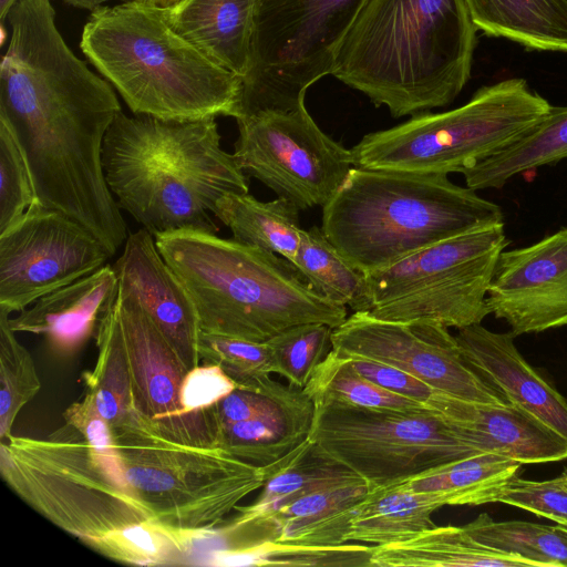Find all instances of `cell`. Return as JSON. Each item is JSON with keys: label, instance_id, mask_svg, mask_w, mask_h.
Segmentation results:
<instances>
[{"label": "cell", "instance_id": "obj_1", "mask_svg": "<svg viewBox=\"0 0 567 567\" xmlns=\"http://www.w3.org/2000/svg\"><path fill=\"white\" fill-rule=\"evenodd\" d=\"M120 112L109 81L61 60L32 62L0 85V121L23 152L37 202L85 227L112 256L128 235L102 148Z\"/></svg>", "mask_w": 567, "mask_h": 567}, {"label": "cell", "instance_id": "obj_2", "mask_svg": "<svg viewBox=\"0 0 567 567\" xmlns=\"http://www.w3.org/2000/svg\"><path fill=\"white\" fill-rule=\"evenodd\" d=\"M477 30L466 0H369L331 74L393 117L445 106L470 79Z\"/></svg>", "mask_w": 567, "mask_h": 567}, {"label": "cell", "instance_id": "obj_3", "mask_svg": "<svg viewBox=\"0 0 567 567\" xmlns=\"http://www.w3.org/2000/svg\"><path fill=\"white\" fill-rule=\"evenodd\" d=\"M215 117L166 120L120 112L106 132L102 164L120 208L153 236L218 231L216 203L248 193V177L221 147Z\"/></svg>", "mask_w": 567, "mask_h": 567}, {"label": "cell", "instance_id": "obj_4", "mask_svg": "<svg viewBox=\"0 0 567 567\" xmlns=\"http://www.w3.org/2000/svg\"><path fill=\"white\" fill-rule=\"evenodd\" d=\"M154 237L194 302L200 333L265 342L291 326L334 329L348 317L277 254L204 230Z\"/></svg>", "mask_w": 567, "mask_h": 567}, {"label": "cell", "instance_id": "obj_5", "mask_svg": "<svg viewBox=\"0 0 567 567\" xmlns=\"http://www.w3.org/2000/svg\"><path fill=\"white\" fill-rule=\"evenodd\" d=\"M80 47L133 114L197 120L237 114L243 81L136 0L94 9Z\"/></svg>", "mask_w": 567, "mask_h": 567}, {"label": "cell", "instance_id": "obj_6", "mask_svg": "<svg viewBox=\"0 0 567 567\" xmlns=\"http://www.w3.org/2000/svg\"><path fill=\"white\" fill-rule=\"evenodd\" d=\"M502 223L497 204L446 174L353 167L322 207L321 229L367 274L437 241Z\"/></svg>", "mask_w": 567, "mask_h": 567}, {"label": "cell", "instance_id": "obj_7", "mask_svg": "<svg viewBox=\"0 0 567 567\" xmlns=\"http://www.w3.org/2000/svg\"><path fill=\"white\" fill-rule=\"evenodd\" d=\"M128 486L151 518L182 528L218 526L247 495L262 487L264 466L223 447L175 442L135 408L112 427Z\"/></svg>", "mask_w": 567, "mask_h": 567}, {"label": "cell", "instance_id": "obj_8", "mask_svg": "<svg viewBox=\"0 0 567 567\" xmlns=\"http://www.w3.org/2000/svg\"><path fill=\"white\" fill-rule=\"evenodd\" d=\"M553 105L523 79L483 86L464 105L414 115L372 132L352 148L354 167L450 174L502 152L537 125Z\"/></svg>", "mask_w": 567, "mask_h": 567}, {"label": "cell", "instance_id": "obj_9", "mask_svg": "<svg viewBox=\"0 0 567 567\" xmlns=\"http://www.w3.org/2000/svg\"><path fill=\"white\" fill-rule=\"evenodd\" d=\"M0 473L27 505L81 542L152 519L128 486L96 457L70 423L47 439L9 435Z\"/></svg>", "mask_w": 567, "mask_h": 567}, {"label": "cell", "instance_id": "obj_10", "mask_svg": "<svg viewBox=\"0 0 567 567\" xmlns=\"http://www.w3.org/2000/svg\"><path fill=\"white\" fill-rule=\"evenodd\" d=\"M504 223L424 247L367 272V312L393 321L430 320L456 329L489 315L486 298L507 246Z\"/></svg>", "mask_w": 567, "mask_h": 567}, {"label": "cell", "instance_id": "obj_11", "mask_svg": "<svg viewBox=\"0 0 567 567\" xmlns=\"http://www.w3.org/2000/svg\"><path fill=\"white\" fill-rule=\"evenodd\" d=\"M369 0H256L250 62L236 120L305 105Z\"/></svg>", "mask_w": 567, "mask_h": 567}, {"label": "cell", "instance_id": "obj_12", "mask_svg": "<svg viewBox=\"0 0 567 567\" xmlns=\"http://www.w3.org/2000/svg\"><path fill=\"white\" fill-rule=\"evenodd\" d=\"M309 437L371 488L399 484L480 452L431 408L404 412L312 398Z\"/></svg>", "mask_w": 567, "mask_h": 567}, {"label": "cell", "instance_id": "obj_13", "mask_svg": "<svg viewBox=\"0 0 567 567\" xmlns=\"http://www.w3.org/2000/svg\"><path fill=\"white\" fill-rule=\"evenodd\" d=\"M236 122L240 169L300 210L323 207L354 167L351 150L323 133L305 105Z\"/></svg>", "mask_w": 567, "mask_h": 567}, {"label": "cell", "instance_id": "obj_14", "mask_svg": "<svg viewBox=\"0 0 567 567\" xmlns=\"http://www.w3.org/2000/svg\"><path fill=\"white\" fill-rule=\"evenodd\" d=\"M112 257L85 227L38 202L0 234V310L22 311Z\"/></svg>", "mask_w": 567, "mask_h": 567}, {"label": "cell", "instance_id": "obj_15", "mask_svg": "<svg viewBox=\"0 0 567 567\" xmlns=\"http://www.w3.org/2000/svg\"><path fill=\"white\" fill-rule=\"evenodd\" d=\"M332 349L390 364L462 400L508 403L468 365L447 327L435 321H393L354 311L333 329Z\"/></svg>", "mask_w": 567, "mask_h": 567}, {"label": "cell", "instance_id": "obj_16", "mask_svg": "<svg viewBox=\"0 0 567 567\" xmlns=\"http://www.w3.org/2000/svg\"><path fill=\"white\" fill-rule=\"evenodd\" d=\"M114 307L128 360L134 408L175 442L218 447V433L184 413L181 391L189 370L138 302L120 286Z\"/></svg>", "mask_w": 567, "mask_h": 567}, {"label": "cell", "instance_id": "obj_17", "mask_svg": "<svg viewBox=\"0 0 567 567\" xmlns=\"http://www.w3.org/2000/svg\"><path fill=\"white\" fill-rule=\"evenodd\" d=\"M486 305L514 337L567 326V226L527 247L504 249Z\"/></svg>", "mask_w": 567, "mask_h": 567}, {"label": "cell", "instance_id": "obj_18", "mask_svg": "<svg viewBox=\"0 0 567 567\" xmlns=\"http://www.w3.org/2000/svg\"><path fill=\"white\" fill-rule=\"evenodd\" d=\"M118 286L151 318L184 365H199V323L194 302L145 228L128 234L113 266Z\"/></svg>", "mask_w": 567, "mask_h": 567}, {"label": "cell", "instance_id": "obj_19", "mask_svg": "<svg viewBox=\"0 0 567 567\" xmlns=\"http://www.w3.org/2000/svg\"><path fill=\"white\" fill-rule=\"evenodd\" d=\"M426 404L480 453L497 454L519 464L567 458V439L511 402H473L434 391Z\"/></svg>", "mask_w": 567, "mask_h": 567}, {"label": "cell", "instance_id": "obj_20", "mask_svg": "<svg viewBox=\"0 0 567 567\" xmlns=\"http://www.w3.org/2000/svg\"><path fill=\"white\" fill-rule=\"evenodd\" d=\"M455 338L468 365L508 402L567 439V399L524 359L512 332H493L476 323L457 329Z\"/></svg>", "mask_w": 567, "mask_h": 567}, {"label": "cell", "instance_id": "obj_21", "mask_svg": "<svg viewBox=\"0 0 567 567\" xmlns=\"http://www.w3.org/2000/svg\"><path fill=\"white\" fill-rule=\"evenodd\" d=\"M118 279L113 266L96 271L50 292L8 319L17 333L43 336L50 350L71 357L95 336L102 315L114 301Z\"/></svg>", "mask_w": 567, "mask_h": 567}, {"label": "cell", "instance_id": "obj_22", "mask_svg": "<svg viewBox=\"0 0 567 567\" xmlns=\"http://www.w3.org/2000/svg\"><path fill=\"white\" fill-rule=\"evenodd\" d=\"M255 6L256 0H182L161 12L173 30L243 81L250 62Z\"/></svg>", "mask_w": 567, "mask_h": 567}, {"label": "cell", "instance_id": "obj_23", "mask_svg": "<svg viewBox=\"0 0 567 567\" xmlns=\"http://www.w3.org/2000/svg\"><path fill=\"white\" fill-rule=\"evenodd\" d=\"M312 398L302 389L286 384L277 400L261 413L219 425V447L258 466H267L301 444L311 430Z\"/></svg>", "mask_w": 567, "mask_h": 567}, {"label": "cell", "instance_id": "obj_24", "mask_svg": "<svg viewBox=\"0 0 567 567\" xmlns=\"http://www.w3.org/2000/svg\"><path fill=\"white\" fill-rule=\"evenodd\" d=\"M370 489L367 482L322 489L250 519L259 520L267 528L270 542L300 546L342 545L348 543L353 513Z\"/></svg>", "mask_w": 567, "mask_h": 567}, {"label": "cell", "instance_id": "obj_25", "mask_svg": "<svg viewBox=\"0 0 567 567\" xmlns=\"http://www.w3.org/2000/svg\"><path fill=\"white\" fill-rule=\"evenodd\" d=\"M266 480L259 497L236 506L235 522L272 512L313 492L365 482L354 471L327 453L309 436L278 461L264 466Z\"/></svg>", "mask_w": 567, "mask_h": 567}, {"label": "cell", "instance_id": "obj_26", "mask_svg": "<svg viewBox=\"0 0 567 567\" xmlns=\"http://www.w3.org/2000/svg\"><path fill=\"white\" fill-rule=\"evenodd\" d=\"M371 567H537L534 561L475 540L463 526H435L401 543L379 545Z\"/></svg>", "mask_w": 567, "mask_h": 567}, {"label": "cell", "instance_id": "obj_27", "mask_svg": "<svg viewBox=\"0 0 567 567\" xmlns=\"http://www.w3.org/2000/svg\"><path fill=\"white\" fill-rule=\"evenodd\" d=\"M484 33L527 49L567 52V0H466Z\"/></svg>", "mask_w": 567, "mask_h": 567}, {"label": "cell", "instance_id": "obj_28", "mask_svg": "<svg viewBox=\"0 0 567 567\" xmlns=\"http://www.w3.org/2000/svg\"><path fill=\"white\" fill-rule=\"evenodd\" d=\"M440 507L433 496L411 489L405 482L371 488L353 513L347 542L377 546L406 542L436 526L432 514Z\"/></svg>", "mask_w": 567, "mask_h": 567}, {"label": "cell", "instance_id": "obj_29", "mask_svg": "<svg viewBox=\"0 0 567 567\" xmlns=\"http://www.w3.org/2000/svg\"><path fill=\"white\" fill-rule=\"evenodd\" d=\"M299 212L293 203L281 197L261 202L249 193H228L216 203L214 215L229 228L234 239L277 254L292 264L303 230Z\"/></svg>", "mask_w": 567, "mask_h": 567}, {"label": "cell", "instance_id": "obj_30", "mask_svg": "<svg viewBox=\"0 0 567 567\" xmlns=\"http://www.w3.org/2000/svg\"><path fill=\"white\" fill-rule=\"evenodd\" d=\"M567 158V106L550 112L502 152L461 172L474 189L502 188L514 176Z\"/></svg>", "mask_w": 567, "mask_h": 567}, {"label": "cell", "instance_id": "obj_31", "mask_svg": "<svg viewBox=\"0 0 567 567\" xmlns=\"http://www.w3.org/2000/svg\"><path fill=\"white\" fill-rule=\"evenodd\" d=\"M519 465L497 454L478 453L432 468L405 484L433 496L441 506H477L487 504L491 494L516 475Z\"/></svg>", "mask_w": 567, "mask_h": 567}, {"label": "cell", "instance_id": "obj_32", "mask_svg": "<svg viewBox=\"0 0 567 567\" xmlns=\"http://www.w3.org/2000/svg\"><path fill=\"white\" fill-rule=\"evenodd\" d=\"M94 337L97 360L82 375L84 392L93 398L97 412L112 429L134 409L128 360L114 301L102 315Z\"/></svg>", "mask_w": 567, "mask_h": 567}, {"label": "cell", "instance_id": "obj_33", "mask_svg": "<svg viewBox=\"0 0 567 567\" xmlns=\"http://www.w3.org/2000/svg\"><path fill=\"white\" fill-rule=\"evenodd\" d=\"M292 265L322 297L354 311L367 310L365 274L327 238L321 227L302 230Z\"/></svg>", "mask_w": 567, "mask_h": 567}, {"label": "cell", "instance_id": "obj_34", "mask_svg": "<svg viewBox=\"0 0 567 567\" xmlns=\"http://www.w3.org/2000/svg\"><path fill=\"white\" fill-rule=\"evenodd\" d=\"M478 543L534 561L537 567H567V527L524 520H494L482 513L463 526Z\"/></svg>", "mask_w": 567, "mask_h": 567}, {"label": "cell", "instance_id": "obj_35", "mask_svg": "<svg viewBox=\"0 0 567 567\" xmlns=\"http://www.w3.org/2000/svg\"><path fill=\"white\" fill-rule=\"evenodd\" d=\"M377 545L342 544L337 546H300L275 542L216 550L205 566H313L371 567L370 559Z\"/></svg>", "mask_w": 567, "mask_h": 567}, {"label": "cell", "instance_id": "obj_36", "mask_svg": "<svg viewBox=\"0 0 567 567\" xmlns=\"http://www.w3.org/2000/svg\"><path fill=\"white\" fill-rule=\"evenodd\" d=\"M303 390L311 396L327 395L354 405L424 412L431 409L426 403L390 392L360 374L349 359L331 349L315 370Z\"/></svg>", "mask_w": 567, "mask_h": 567}, {"label": "cell", "instance_id": "obj_37", "mask_svg": "<svg viewBox=\"0 0 567 567\" xmlns=\"http://www.w3.org/2000/svg\"><path fill=\"white\" fill-rule=\"evenodd\" d=\"M100 555L136 566H183V554L161 525L146 519L84 542Z\"/></svg>", "mask_w": 567, "mask_h": 567}, {"label": "cell", "instance_id": "obj_38", "mask_svg": "<svg viewBox=\"0 0 567 567\" xmlns=\"http://www.w3.org/2000/svg\"><path fill=\"white\" fill-rule=\"evenodd\" d=\"M9 315L0 310V437L11 435L20 410L40 391L41 382L30 352L9 327Z\"/></svg>", "mask_w": 567, "mask_h": 567}, {"label": "cell", "instance_id": "obj_39", "mask_svg": "<svg viewBox=\"0 0 567 567\" xmlns=\"http://www.w3.org/2000/svg\"><path fill=\"white\" fill-rule=\"evenodd\" d=\"M332 332L328 324L307 322L291 326L267 340L275 373L303 389L332 349Z\"/></svg>", "mask_w": 567, "mask_h": 567}, {"label": "cell", "instance_id": "obj_40", "mask_svg": "<svg viewBox=\"0 0 567 567\" xmlns=\"http://www.w3.org/2000/svg\"><path fill=\"white\" fill-rule=\"evenodd\" d=\"M198 355L204 363L219 365L237 388L275 373L271 349L266 341L199 333Z\"/></svg>", "mask_w": 567, "mask_h": 567}, {"label": "cell", "instance_id": "obj_41", "mask_svg": "<svg viewBox=\"0 0 567 567\" xmlns=\"http://www.w3.org/2000/svg\"><path fill=\"white\" fill-rule=\"evenodd\" d=\"M35 202L28 162L8 125L0 121V234L19 220Z\"/></svg>", "mask_w": 567, "mask_h": 567}, {"label": "cell", "instance_id": "obj_42", "mask_svg": "<svg viewBox=\"0 0 567 567\" xmlns=\"http://www.w3.org/2000/svg\"><path fill=\"white\" fill-rule=\"evenodd\" d=\"M488 503H503L528 511L567 527V477L530 481L514 475L498 486Z\"/></svg>", "mask_w": 567, "mask_h": 567}, {"label": "cell", "instance_id": "obj_43", "mask_svg": "<svg viewBox=\"0 0 567 567\" xmlns=\"http://www.w3.org/2000/svg\"><path fill=\"white\" fill-rule=\"evenodd\" d=\"M237 388L217 364L204 363L189 370L184 379L181 401L184 413L207 424L218 433L216 404Z\"/></svg>", "mask_w": 567, "mask_h": 567}, {"label": "cell", "instance_id": "obj_44", "mask_svg": "<svg viewBox=\"0 0 567 567\" xmlns=\"http://www.w3.org/2000/svg\"><path fill=\"white\" fill-rule=\"evenodd\" d=\"M63 417L66 423L83 434L105 468L116 480L128 486L117 457L112 429L97 412L93 398L84 392L81 400L75 401L64 411Z\"/></svg>", "mask_w": 567, "mask_h": 567}, {"label": "cell", "instance_id": "obj_45", "mask_svg": "<svg viewBox=\"0 0 567 567\" xmlns=\"http://www.w3.org/2000/svg\"><path fill=\"white\" fill-rule=\"evenodd\" d=\"M343 355L360 374L390 392L426 403L435 391L422 380L390 364L359 355Z\"/></svg>", "mask_w": 567, "mask_h": 567}, {"label": "cell", "instance_id": "obj_46", "mask_svg": "<svg viewBox=\"0 0 567 567\" xmlns=\"http://www.w3.org/2000/svg\"><path fill=\"white\" fill-rule=\"evenodd\" d=\"M69 6L86 9L93 11L94 9L101 7L102 3L111 1V0H63Z\"/></svg>", "mask_w": 567, "mask_h": 567}, {"label": "cell", "instance_id": "obj_47", "mask_svg": "<svg viewBox=\"0 0 567 567\" xmlns=\"http://www.w3.org/2000/svg\"><path fill=\"white\" fill-rule=\"evenodd\" d=\"M136 1L144 6H147V7L164 10V9H168L173 6H175L176 3H178L182 0H136Z\"/></svg>", "mask_w": 567, "mask_h": 567}, {"label": "cell", "instance_id": "obj_48", "mask_svg": "<svg viewBox=\"0 0 567 567\" xmlns=\"http://www.w3.org/2000/svg\"><path fill=\"white\" fill-rule=\"evenodd\" d=\"M18 0H0V20L3 25L7 17Z\"/></svg>", "mask_w": 567, "mask_h": 567}, {"label": "cell", "instance_id": "obj_49", "mask_svg": "<svg viewBox=\"0 0 567 567\" xmlns=\"http://www.w3.org/2000/svg\"><path fill=\"white\" fill-rule=\"evenodd\" d=\"M565 476L567 477V470L564 472Z\"/></svg>", "mask_w": 567, "mask_h": 567}]
</instances>
